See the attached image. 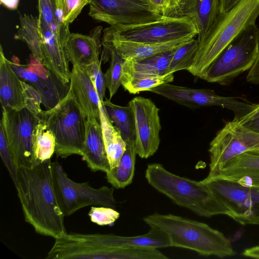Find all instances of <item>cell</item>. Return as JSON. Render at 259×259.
Listing matches in <instances>:
<instances>
[{"instance_id": "6", "label": "cell", "mask_w": 259, "mask_h": 259, "mask_svg": "<svg viewBox=\"0 0 259 259\" xmlns=\"http://www.w3.org/2000/svg\"><path fill=\"white\" fill-rule=\"evenodd\" d=\"M259 54V28L255 24L241 31L219 54L200 78L228 85L253 65Z\"/></svg>"}, {"instance_id": "31", "label": "cell", "mask_w": 259, "mask_h": 259, "mask_svg": "<svg viewBox=\"0 0 259 259\" xmlns=\"http://www.w3.org/2000/svg\"><path fill=\"white\" fill-rule=\"evenodd\" d=\"M102 45L103 47L102 57L108 55L110 58V65L105 74L109 99H111L121 85V78L125 60L108 42L102 40Z\"/></svg>"}, {"instance_id": "2", "label": "cell", "mask_w": 259, "mask_h": 259, "mask_svg": "<svg viewBox=\"0 0 259 259\" xmlns=\"http://www.w3.org/2000/svg\"><path fill=\"white\" fill-rule=\"evenodd\" d=\"M143 221L150 228L165 233L169 238L171 247L188 249L203 256L220 258L236 254L225 235L205 223L172 214L158 213L145 217Z\"/></svg>"}, {"instance_id": "25", "label": "cell", "mask_w": 259, "mask_h": 259, "mask_svg": "<svg viewBox=\"0 0 259 259\" xmlns=\"http://www.w3.org/2000/svg\"><path fill=\"white\" fill-rule=\"evenodd\" d=\"M100 122L103 140L110 169L117 164L126 149V144L120 131L110 119L103 104L100 101Z\"/></svg>"}, {"instance_id": "33", "label": "cell", "mask_w": 259, "mask_h": 259, "mask_svg": "<svg viewBox=\"0 0 259 259\" xmlns=\"http://www.w3.org/2000/svg\"><path fill=\"white\" fill-rule=\"evenodd\" d=\"M174 75L164 76H134L122 74L121 78L123 88L131 94H136L141 92L149 91L164 83H170L174 80Z\"/></svg>"}, {"instance_id": "12", "label": "cell", "mask_w": 259, "mask_h": 259, "mask_svg": "<svg viewBox=\"0 0 259 259\" xmlns=\"http://www.w3.org/2000/svg\"><path fill=\"white\" fill-rule=\"evenodd\" d=\"M39 119L26 108L18 111L3 109L1 123L17 169L39 164L34 152L33 134Z\"/></svg>"}, {"instance_id": "28", "label": "cell", "mask_w": 259, "mask_h": 259, "mask_svg": "<svg viewBox=\"0 0 259 259\" xmlns=\"http://www.w3.org/2000/svg\"><path fill=\"white\" fill-rule=\"evenodd\" d=\"M220 0H195L187 17L190 18L201 40L220 14Z\"/></svg>"}, {"instance_id": "40", "label": "cell", "mask_w": 259, "mask_h": 259, "mask_svg": "<svg viewBox=\"0 0 259 259\" xmlns=\"http://www.w3.org/2000/svg\"><path fill=\"white\" fill-rule=\"evenodd\" d=\"M195 0H177L178 17H187L193 8Z\"/></svg>"}, {"instance_id": "46", "label": "cell", "mask_w": 259, "mask_h": 259, "mask_svg": "<svg viewBox=\"0 0 259 259\" xmlns=\"http://www.w3.org/2000/svg\"><path fill=\"white\" fill-rule=\"evenodd\" d=\"M167 17H177L178 7L177 0H167Z\"/></svg>"}, {"instance_id": "19", "label": "cell", "mask_w": 259, "mask_h": 259, "mask_svg": "<svg viewBox=\"0 0 259 259\" xmlns=\"http://www.w3.org/2000/svg\"><path fill=\"white\" fill-rule=\"evenodd\" d=\"M69 90L80 105L86 118L100 120V99L95 87L85 68L73 65Z\"/></svg>"}, {"instance_id": "45", "label": "cell", "mask_w": 259, "mask_h": 259, "mask_svg": "<svg viewBox=\"0 0 259 259\" xmlns=\"http://www.w3.org/2000/svg\"><path fill=\"white\" fill-rule=\"evenodd\" d=\"M242 254L246 257L259 258V244L244 249Z\"/></svg>"}, {"instance_id": "43", "label": "cell", "mask_w": 259, "mask_h": 259, "mask_svg": "<svg viewBox=\"0 0 259 259\" xmlns=\"http://www.w3.org/2000/svg\"><path fill=\"white\" fill-rule=\"evenodd\" d=\"M156 9L163 16L167 17V0H150Z\"/></svg>"}, {"instance_id": "41", "label": "cell", "mask_w": 259, "mask_h": 259, "mask_svg": "<svg viewBox=\"0 0 259 259\" xmlns=\"http://www.w3.org/2000/svg\"><path fill=\"white\" fill-rule=\"evenodd\" d=\"M246 81L252 84H259V54L253 65L249 70Z\"/></svg>"}, {"instance_id": "9", "label": "cell", "mask_w": 259, "mask_h": 259, "mask_svg": "<svg viewBox=\"0 0 259 259\" xmlns=\"http://www.w3.org/2000/svg\"><path fill=\"white\" fill-rule=\"evenodd\" d=\"M103 32L115 38L145 44H159L198 35L197 30L189 17H164L144 24L128 26H110Z\"/></svg>"}, {"instance_id": "14", "label": "cell", "mask_w": 259, "mask_h": 259, "mask_svg": "<svg viewBox=\"0 0 259 259\" xmlns=\"http://www.w3.org/2000/svg\"><path fill=\"white\" fill-rule=\"evenodd\" d=\"M128 105L134 116L137 154L147 159L156 152L160 145V109L151 100L140 96L134 98Z\"/></svg>"}, {"instance_id": "16", "label": "cell", "mask_w": 259, "mask_h": 259, "mask_svg": "<svg viewBox=\"0 0 259 259\" xmlns=\"http://www.w3.org/2000/svg\"><path fill=\"white\" fill-rule=\"evenodd\" d=\"M102 30V27L98 26L88 35L70 32L63 45L68 60L84 67L99 61Z\"/></svg>"}, {"instance_id": "4", "label": "cell", "mask_w": 259, "mask_h": 259, "mask_svg": "<svg viewBox=\"0 0 259 259\" xmlns=\"http://www.w3.org/2000/svg\"><path fill=\"white\" fill-rule=\"evenodd\" d=\"M259 0H240L228 11L220 13L198 41L193 62L188 70L200 77L223 50L243 30L255 24Z\"/></svg>"}, {"instance_id": "27", "label": "cell", "mask_w": 259, "mask_h": 259, "mask_svg": "<svg viewBox=\"0 0 259 259\" xmlns=\"http://www.w3.org/2000/svg\"><path fill=\"white\" fill-rule=\"evenodd\" d=\"M14 37L25 42L32 55L38 61L42 62V38L38 17L31 14L20 15L19 25Z\"/></svg>"}, {"instance_id": "23", "label": "cell", "mask_w": 259, "mask_h": 259, "mask_svg": "<svg viewBox=\"0 0 259 259\" xmlns=\"http://www.w3.org/2000/svg\"><path fill=\"white\" fill-rule=\"evenodd\" d=\"M194 37L159 44H145L115 38L103 32V40L110 43L125 60L141 59L179 47Z\"/></svg>"}, {"instance_id": "37", "label": "cell", "mask_w": 259, "mask_h": 259, "mask_svg": "<svg viewBox=\"0 0 259 259\" xmlns=\"http://www.w3.org/2000/svg\"><path fill=\"white\" fill-rule=\"evenodd\" d=\"M84 68L95 87L100 101L103 102L107 88L105 74L101 68V61L95 62Z\"/></svg>"}, {"instance_id": "15", "label": "cell", "mask_w": 259, "mask_h": 259, "mask_svg": "<svg viewBox=\"0 0 259 259\" xmlns=\"http://www.w3.org/2000/svg\"><path fill=\"white\" fill-rule=\"evenodd\" d=\"M8 62L20 79L27 81L40 94L46 110L54 107L67 94L69 87L64 84L42 62L32 55L30 63H19L17 58Z\"/></svg>"}, {"instance_id": "18", "label": "cell", "mask_w": 259, "mask_h": 259, "mask_svg": "<svg viewBox=\"0 0 259 259\" xmlns=\"http://www.w3.org/2000/svg\"><path fill=\"white\" fill-rule=\"evenodd\" d=\"M214 178L259 187V150L245 152L230 159L222 165Z\"/></svg>"}, {"instance_id": "38", "label": "cell", "mask_w": 259, "mask_h": 259, "mask_svg": "<svg viewBox=\"0 0 259 259\" xmlns=\"http://www.w3.org/2000/svg\"><path fill=\"white\" fill-rule=\"evenodd\" d=\"M26 108L37 117L40 118L43 110L40 105L42 98L39 92L32 85L22 80Z\"/></svg>"}, {"instance_id": "44", "label": "cell", "mask_w": 259, "mask_h": 259, "mask_svg": "<svg viewBox=\"0 0 259 259\" xmlns=\"http://www.w3.org/2000/svg\"><path fill=\"white\" fill-rule=\"evenodd\" d=\"M220 12L228 11L234 7L240 0H220Z\"/></svg>"}, {"instance_id": "5", "label": "cell", "mask_w": 259, "mask_h": 259, "mask_svg": "<svg viewBox=\"0 0 259 259\" xmlns=\"http://www.w3.org/2000/svg\"><path fill=\"white\" fill-rule=\"evenodd\" d=\"M40 118L53 132L55 154L61 158L81 155L85 139L87 118L71 91L52 108L42 111Z\"/></svg>"}, {"instance_id": "20", "label": "cell", "mask_w": 259, "mask_h": 259, "mask_svg": "<svg viewBox=\"0 0 259 259\" xmlns=\"http://www.w3.org/2000/svg\"><path fill=\"white\" fill-rule=\"evenodd\" d=\"M100 120L87 118L85 139L81 155L92 171L105 173L110 169Z\"/></svg>"}, {"instance_id": "30", "label": "cell", "mask_w": 259, "mask_h": 259, "mask_svg": "<svg viewBox=\"0 0 259 259\" xmlns=\"http://www.w3.org/2000/svg\"><path fill=\"white\" fill-rule=\"evenodd\" d=\"M33 146L35 156L39 163L50 159L55 151V137L40 118L34 128Z\"/></svg>"}, {"instance_id": "42", "label": "cell", "mask_w": 259, "mask_h": 259, "mask_svg": "<svg viewBox=\"0 0 259 259\" xmlns=\"http://www.w3.org/2000/svg\"><path fill=\"white\" fill-rule=\"evenodd\" d=\"M239 122L243 126L259 133V117Z\"/></svg>"}, {"instance_id": "32", "label": "cell", "mask_w": 259, "mask_h": 259, "mask_svg": "<svg viewBox=\"0 0 259 259\" xmlns=\"http://www.w3.org/2000/svg\"><path fill=\"white\" fill-rule=\"evenodd\" d=\"M39 15L50 27L62 46L70 33L69 27L64 25L58 16L54 0H38Z\"/></svg>"}, {"instance_id": "47", "label": "cell", "mask_w": 259, "mask_h": 259, "mask_svg": "<svg viewBox=\"0 0 259 259\" xmlns=\"http://www.w3.org/2000/svg\"><path fill=\"white\" fill-rule=\"evenodd\" d=\"M1 4L10 10H16L18 7L20 0H0Z\"/></svg>"}, {"instance_id": "10", "label": "cell", "mask_w": 259, "mask_h": 259, "mask_svg": "<svg viewBox=\"0 0 259 259\" xmlns=\"http://www.w3.org/2000/svg\"><path fill=\"white\" fill-rule=\"evenodd\" d=\"M252 150H259V133L238 121L227 122L210 143L209 171L203 180L216 177L222 165L230 159Z\"/></svg>"}, {"instance_id": "34", "label": "cell", "mask_w": 259, "mask_h": 259, "mask_svg": "<svg viewBox=\"0 0 259 259\" xmlns=\"http://www.w3.org/2000/svg\"><path fill=\"white\" fill-rule=\"evenodd\" d=\"M198 44V39L193 38L175 50L168 67V75L180 70L188 71L190 68Z\"/></svg>"}, {"instance_id": "1", "label": "cell", "mask_w": 259, "mask_h": 259, "mask_svg": "<svg viewBox=\"0 0 259 259\" xmlns=\"http://www.w3.org/2000/svg\"><path fill=\"white\" fill-rule=\"evenodd\" d=\"M52 163L50 159L32 168H18L15 187L26 222L38 234L55 239L67 232L55 191Z\"/></svg>"}, {"instance_id": "39", "label": "cell", "mask_w": 259, "mask_h": 259, "mask_svg": "<svg viewBox=\"0 0 259 259\" xmlns=\"http://www.w3.org/2000/svg\"><path fill=\"white\" fill-rule=\"evenodd\" d=\"M119 215V213L112 207L103 206H92L89 212L91 221L100 226L112 224Z\"/></svg>"}, {"instance_id": "7", "label": "cell", "mask_w": 259, "mask_h": 259, "mask_svg": "<svg viewBox=\"0 0 259 259\" xmlns=\"http://www.w3.org/2000/svg\"><path fill=\"white\" fill-rule=\"evenodd\" d=\"M134 248L112 247L109 234L67 232L55 238L47 259H134Z\"/></svg>"}, {"instance_id": "13", "label": "cell", "mask_w": 259, "mask_h": 259, "mask_svg": "<svg viewBox=\"0 0 259 259\" xmlns=\"http://www.w3.org/2000/svg\"><path fill=\"white\" fill-rule=\"evenodd\" d=\"M201 181L230 210L229 217L242 225H259V187L221 178Z\"/></svg>"}, {"instance_id": "11", "label": "cell", "mask_w": 259, "mask_h": 259, "mask_svg": "<svg viewBox=\"0 0 259 259\" xmlns=\"http://www.w3.org/2000/svg\"><path fill=\"white\" fill-rule=\"evenodd\" d=\"M89 15L114 26L144 24L163 16L150 0H92Z\"/></svg>"}, {"instance_id": "24", "label": "cell", "mask_w": 259, "mask_h": 259, "mask_svg": "<svg viewBox=\"0 0 259 259\" xmlns=\"http://www.w3.org/2000/svg\"><path fill=\"white\" fill-rule=\"evenodd\" d=\"M172 49L141 59L125 60L122 74L134 76H164L176 49Z\"/></svg>"}, {"instance_id": "35", "label": "cell", "mask_w": 259, "mask_h": 259, "mask_svg": "<svg viewBox=\"0 0 259 259\" xmlns=\"http://www.w3.org/2000/svg\"><path fill=\"white\" fill-rule=\"evenodd\" d=\"M62 23L66 27L73 22L92 0H54Z\"/></svg>"}, {"instance_id": "36", "label": "cell", "mask_w": 259, "mask_h": 259, "mask_svg": "<svg viewBox=\"0 0 259 259\" xmlns=\"http://www.w3.org/2000/svg\"><path fill=\"white\" fill-rule=\"evenodd\" d=\"M0 155L16 187L17 185L18 170L14 163L6 134L1 123H0Z\"/></svg>"}, {"instance_id": "48", "label": "cell", "mask_w": 259, "mask_h": 259, "mask_svg": "<svg viewBox=\"0 0 259 259\" xmlns=\"http://www.w3.org/2000/svg\"><path fill=\"white\" fill-rule=\"evenodd\" d=\"M259 117V106L250 112L249 114L246 115L245 117H244L242 119L239 121H241L244 120L251 119L253 118H258Z\"/></svg>"}, {"instance_id": "21", "label": "cell", "mask_w": 259, "mask_h": 259, "mask_svg": "<svg viewBox=\"0 0 259 259\" xmlns=\"http://www.w3.org/2000/svg\"><path fill=\"white\" fill-rule=\"evenodd\" d=\"M0 100L3 109L20 111L26 108L22 80L8 62L0 46Z\"/></svg>"}, {"instance_id": "8", "label": "cell", "mask_w": 259, "mask_h": 259, "mask_svg": "<svg viewBox=\"0 0 259 259\" xmlns=\"http://www.w3.org/2000/svg\"><path fill=\"white\" fill-rule=\"evenodd\" d=\"M54 187L59 207L65 217L90 205L115 207L114 187H92L88 182H76L71 180L58 161L52 163Z\"/></svg>"}, {"instance_id": "26", "label": "cell", "mask_w": 259, "mask_h": 259, "mask_svg": "<svg viewBox=\"0 0 259 259\" xmlns=\"http://www.w3.org/2000/svg\"><path fill=\"white\" fill-rule=\"evenodd\" d=\"M126 149L117 164L106 172L108 182L116 189L124 188L132 183L136 157L135 141L126 142Z\"/></svg>"}, {"instance_id": "29", "label": "cell", "mask_w": 259, "mask_h": 259, "mask_svg": "<svg viewBox=\"0 0 259 259\" xmlns=\"http://www.w3.org/2000/svg\"><path fill=\"white\" fill-rule=\"evenodd\" d=\"M103 104L110 119L119 130L125 143L135 141V119L131 107L128 105L121 106L114 104L110 99L103 100Z\"/></svg>"}, {"instance_id": "3", "label": "cell", "mask_w": 259, "mask_h": 259, "mask_svg": "<svg viewBox=\"0 0 259 259\" xmlns=\"http://www.w3.org/2000/svg\"><path fill=\"white\" fill-rule=\"evenodd\" d=\"M145 178L152 187L175 204L199 216L210 218L231 214L230 210L201 181L176 175L157 163L147 165Z\"/></svg>"}, {"instance_id": "17", "label": "cell", "mask_w": 259, "mask_h": 259, "mask_svg": "<svg viewBox=\"0 0 259 259\" xmlns=\"http://www.w3.org/2000/svg\"><path fill=\"white\" fill-rule=\"evenodd\" d=\"M42 38V64L65 85L70 82L71 71L63 47L41 16H38Z\"/></svg>"}, {"instance_id": "22", "label": "cell", "mask_w": 259, "mask_h": 259, "mask_svg": "<svg viewBox=\"0 0 259 259\" xmlns=\"http://www.w3.org/2000/svg\"><path fill=\"white\" fill-rule=\"evenodd\" d=\"M150 92L190 108L216 105L218 95L210 89H196L164 83Z\"/></svg>"}]
</instances>
